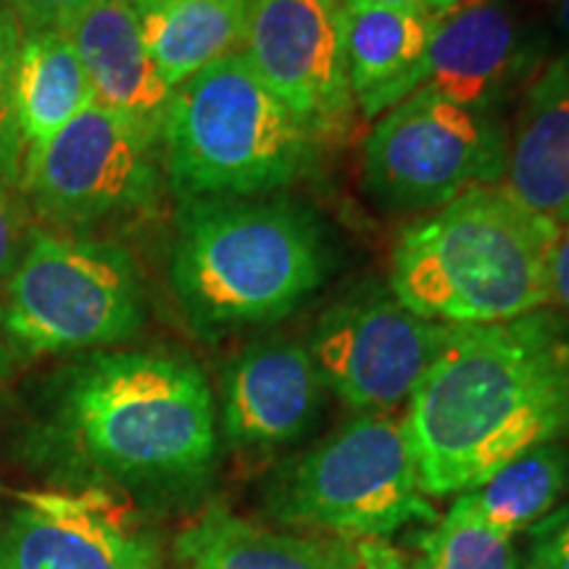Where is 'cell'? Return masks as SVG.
Listing matches in <instances>:
<instances>
[{"mask_svg":"<svg viewBox=\"0 0 569 569\" xmlns=\"http://www.w3.org/2000/svg\"><path fill=\"white\" fill-rule=\"evenodd\" d=\"M425 496L465 493L569 436V338L549 311L451 327L407 419Z\"/></svg>","mask_w":569,"mask_h":569,"instance_id":"cell-1","label":"cell"},{"mask_svg":"<svg viewBox=\"0 0 569 569\" xmlns=\"http://www.w3.org/2000/svg\"><path fill=\"white\" fill-rule=\"evenodd\" d=\"M46 443L130 486H182L217 453L201 367L159 351L92 353L61 375Z\"/></svg>","mask_w":569,"mask_h":569,"instance_id":"cell-2","label":"cell"},{"mask_svg":"<svg viewBox=\"0 0 569 569\" xmlns=\"http://www.w3.org/2000/svg\"><path fill=\"white\" fill-rule=\"evenodd\" d=\"M557 222L507 184H482L417 219L393 248L390 290L443 325H496L553 303L549 259Z\"/></svg>","mask_w":569,"mask_h":569,"instance_id":"cell-3","label":"cell"},{"mask_svg":"<svg viewBox=\"0 0 569 569\" xmlns=\"http://www.w3.org/2000/svg\"><path fill=\"white\" fill-rule=\"evenodd\" d=\"M330 272L325 230L284 198L182 201L172 290L201 332L267 325L311 298Z\"/></svg>","mask_w":569,"mask_h":569,"instance_id":"cell-4","label":"cell"},{"mask_svg":"<svg viewBox=\"0 0 569 569\" xmlns=\"http://www.w3.org/2000/svg\"><path fill=\"white\" fill-rule=\"evenodd\" d=\"M169 184L182 201L253 198L306 174L317 138L240 53L174 90L161 130Z\"/></svg>","mask_w":569,"mask_h":569,"instance_id":"cell-5","label":"cell"},{"mask_svg":"<svg viewBox=\"0 0 569 569\" xmlns=\"http://www.w3.org/2000/svg\"><path fill=\"white\" fill-rule=\"evenodd\" d=\"M142 325L132 256L101 240L34 230L0 303V330L19 353L117 346Z\"/></svg>","mask_w":569,"mask_h":569,"instance_id":"cell-6","label":"cell"},{"mask_svg":"<svg viewBox=\"0 0 569 569\" xmlns=\"http://www.w3.org/2000/svg\"><path fill=\"white\" fill-rule=\"evenodd\" d=\"M277 519L336 536L382 538L411 519H430L407 422L365 415L309 451L277 480Z\"/></svg>","mask_w":569,"mask_h":569,"instance_id":"cell-7","label":"cell"},{"mask_svg":"<svg viewBox=\"0 0 569 569\" xmlns=\"http://www.w3.org/2000/svg\"><path fill=\"white\" fill-rule=\"evenodd\" d=\"M509 138L496 113L417 88L377 119L365 142V182L393 211L440 209L507 174Z\"/></svg>","mask_w":569,"mask_h":569,"instance_id":"cell-8","label":"cell"},{"mask_svg":"<svg viewBox=\"0 0 569 569\" xmlns=\"http://www.w3.org/2000/svg\"><path fill=\"white\" fill-rule=\"evenodd\" d=\"M153 134L90 103L51 140L32 148L21 193L34 213L61 227H90L151 209L161 169Z\"/></svg>","mask_w":569,"mask_h":569,"instance_id":"cell-9","label":"cell"},{"mask_svg":"<svg viewBox=\"0 0 569 569\" xmlns=\"http://www.w3.org/2000/svg\"><path fill=\"white\" fill-rule=\"evenodd\" d=\"M451 327L415 315L393 290H359L319 319L309 351L348 407L382 415L411 398Z\"/></svg>","mask_w":569,"mask_h":569,"instance_id":"cell-10","label":"cell"},{"mask_svg":"<svg viewBox=\"0 0 569 569\" xmlns=\"http://www.w3.org/2000/svg\"><path fill=\"white\" fill-rule=\"evenodd\" d=\"M240 56L317 140L351 127L340 0H251Z\"/></svg>","mask_w":569,"mask_h":569,"instance_id":"cell-11","label":"cell"},{"mask_svg":"<svg viewBox=\"0 0 569 569\" xmlns=\"http://www.w3.org/2000/svg\"><path fill=\"white\" fill-rule=\"evenodd\" d=\"M0 532V569H153V546L106 490L24 493Z\"/></svg>","mask_w":569,"mask_h":569,"instance_id":"cell-12","label":"cell"},{"mask_svg":"<svg viewBox=\"0 0 569 569\" xmlns=\"http://www.w3.org/2000/svg\"><path fill=\"white\" fill-rule=\"evenodd\" d=\"M538 63V34L511 0H461L438 21L419 88L498 117Z\"/></svg>","mask_w":569,"mask_h":569,"instance_id":"cell-13","label":"cell"},{"mask_svg":"<svg viewBox=\"0 0 569 569\" xmlns=\"http://www.w3.org/2000/svg\"><path fill=\"white\" fill-rule=\"evenodd\" d=\"M319 398L322 375L309 348L284 338L261 340L224 372V436L243 448L284 446L309 430Z\"/></svg>","mask_w":569,"mask_h":569,"instance_id":"cell-14","label":"cell"},{"mask_svg":"<svg viewBox=\"0 0 569 569\" xmlns=\"http://www.w3.org/2000/svg\"><path fill=\"white\" fill-rule=\"evenodd\" d=\"M63 34L88 71L92 103L161 140L174 90L161 80L148 53L138 11L124 0H96Z\"/></svg>","mask_w":569,"mask_h":569,"instance_id":"cell-15","label":"cell"},{"mask_svg":"<svg viewBox=\"0 0 569 569\" xmlns=\"http://www.w3.org/2000/svg\"><path fill=\"white\" fill-rule=\"evenodd\" d=\"M340 3L353 103L367 119H377L419 88L427 51L443 13L361 0Z\"/></svg>","mask_w":569,"mask_h":569,"instance_id":"cell-16","label":"cell"},{"mask_svg":"<svg viewBox=\"0 0 569 569\" xmlns=\"http://www.w3.org/2000/svg\"><path fill=\"white\" fill-rule=\"evenodd\" d=\"M507 188L551 222L569 219V51L528 82L509 134Z\"/></svg>","mask_w":569,"mask_h":569,"instance_id":"cell-17","label":"cell"},{"mask_svg":"<svg viewBox=\"0 0 569 569\" xmlns=\"http://www.w3.org/2000/svg\"><path fill=\"white\" fill-rule=\"evenodd\" d=\"M174 551L190 569H365L351 549L253 525L211 507L184 528Z\"/></svg>","mask_w":569,"mask_h":569,"instance_id":"cell-18","label":"cell"},{"mask_svg":"<svg viewBox=\"0 0 569 569\" xmlns=\"http://www.w3.org/2000/svg\"><path fill=\"white\" fill-rule=\"evenodd\" d=\"M251 0H163L138 11L161 80L177 90L211 63L240 53Z\"/></svg>","mask_w":569,"mask_h":569,"instance_id":"cell-19","label":"cell"},{"mask_svg":"<svg viewBox=\"0 0 569 569\" xmlns=\"http://www.w3.org/2000/svg\"><path fill=\"white\" fill-rule=\"evenodd\" d=\"M92 103L80 56L63 32H21L17 119L24 146L38 148Z\"/></svg>","mask_w":569,"mask_h":569,"instance_id":"cell-20","label":"cell"},{"mask_svg":"<svg viewBox=\"0 0 569 569\" xmlns=\"http://www.w3.org/2000/svg\"><path fill=\"white\" fill-rule=\"evenodd\" d=\"M569 486V448L543 443L496 469L482 486L459 498L490 528L515 538L553 509Z\"/></svg>","mask_w":569,"mask_h":569,"instance_id":"cell-21","label":"cell"},{"mask_svg":"<svg viewBox=\"0 0 569 569\" xmlns=\"http://www.w3.org/2000/svg\"><path fill=\"white\" fill-rule=\"evenodd\" d=\"M415 569H519L509 536L490 528L457 498L443 522L430 532Z\"/></svg>","mask_w":569,"mask_h":569,"instance_id":"cell-22","label":"cell"},{"mask_svg":"<svg viewBox=\"0 0 569 569\" xmlns=\"http://www.w3.org/2000/svg\"><path fill=\"white\" fill-rule=\"evenodd\" d=\"M21 48V27L0 6V182L21 180V132L17 119V63Z\"/></svg>","mask_w":569,"mask_h":569,"instance_id":"cell-23","label":"cell"},{"mask_svg":"<svg viewBox=\"0 0 569 569\" xmlns=\"http://www.w3.org/2000/svg\"><path fill=\"white\" fill-rule=\"evenodd\" d=\"M32 232L30 203L19 184L0 182V280H9L17 272Z\"/></svg>","mask_w":569,"mask_h":569,"instance_id":"cell-24","label":"cell"},{"mask_svg":"<svg viewBox=\"0 0 569 569\" xmlns=\"http://www.w3.org/2000/svg\"><path fill=\"white\" fill-rule=\"evenodd\" d=\"M96 0H0L24 32H67Z\"/></svg>","mask_w":569,"mask_h":569,"instance_id":"cell-25","label":"cell"},{"mask_svg":"<svg viewBox=\"0 0 569 569\" xmlns=\"http://www.w3.org/2000/svg\"><path fill=\"white\" fill-rule=\"evenodd\" d=\"M528 569H569V507L536 528Z\"/></svg>","mask_w":569,"mask_h":569,"instance_id":"cell-26","label":"cell"},{"mask_svg":"<svg viewBox=\"0 0 569 569\" xmlns=\"http://www.w3.org/2000/svg\"><path fill=\"white\" fill-rule=\"evenodd\" d=\"M549 277H551L553 303L569 309V219L557 224V234H553V243H551Z\"/></svg>","mask_w":569,"mask_h":569,"instance_id":"cell-27","label":"cell"},{"mask_svg":"<svg viewBox=\"0 0 569 569\" xmlns=\"http://www.w3.org/2000/svg\"><path fill=\"white\" fill-rule=\"evenodd\" d=\"M361 3H380V6H401V9H419L430 13H446L461 0H361Z\"/></svg>","mask_w":569,"mask_h":569,"instance_id":"cell-28","label":"cell"},{"mask_svg":"<svg viewBox=\"0 0 569 569\" xmlns=\"http://www.w3.org/2000/svg\"><path fill=\"white\" fill-rule=\"evenodd\" d=\"M553 21L569 38V0H553Z\"/></svg>","mask_w":569,"mask_h":569,"instance_id":"cell-29","label":"cell"},{"mask_svg":"<svg viewBox=\"0 0 569 569\" xmlns=\"http://www.w3.org/2000/svg\"><path fill=\"white\" fill-rule=\"evenodd\" d=\"M124 3H130L134 11H146V9H151V6H156V3H163V0H124Z\"/></svg>","mask_w":569,"mask_h":569,"instance_id":"cell-30","label":"cell"}]
</instances>
